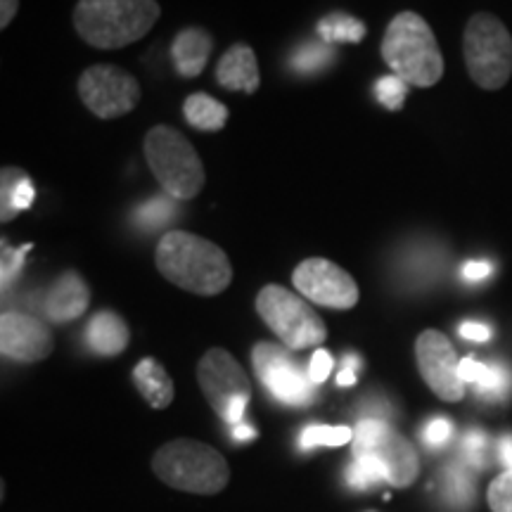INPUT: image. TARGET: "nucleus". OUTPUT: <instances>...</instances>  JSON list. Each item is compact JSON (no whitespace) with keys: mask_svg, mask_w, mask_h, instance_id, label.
Wrapping results in <instances>:
<instances>
[{"mask_svg":"<svg viewBox=\"0 0 512 512\" xmlns=\"http://www.w3.org/2000/svg\"><path fill=\"white\" fill-rule=\"evenodd\" d=\"M155 264L169 283L200 297H214L233 280V266L219 245L185 230H169L157 245Z\"/></svg>","mask_w":512,"mask_h":512,"instance_id":"nucleus-1","label":"nucleus"},{"mask_svg":"<svg viewBox=\"0 0 512 512\" xmlns=\"http://www.w3.org/2000/svg\"><path fill=\"white\" fill-rule=\"evenodd\" d=\"M159 17L157 0H79L74 29L88 46L119 50L150 34Z\"/></svg>","mask_w":512,"mask_h":512,"instance_id":"nucleus-2","label":"nucleus"},{"mask_svg":"<svg viewBox=\"0 0 512 512\" xmlns=\"http://www.w3.org/2000/svg\"><path fill=\"white\" fill-rule=\"evenodd\" d=\"M382 60L408 86L430 88L444 74L437 36L418 12L403 10L389 22L382 38Z\"/></svg>","mask_w":512,"mask_h":512,"instance_id":"nucleus-3","label":"nucleus"},{"mask_svg":"<svg viewBox=\"0 0 512 512\" xmlns=\"http://www.w3.org/2000/svg\"><path fill=\"white\" fill-rule=\"evenodd\" d=\"M145 157L162 190L174 200H192L204 188V164L181 131L155 126L145 136Z\"/></svg>","mask_w":512,"mask_h":512,"instance_id":"nucleus-4","label":"nucleus"},{"mask_svg":"<svg viewBox=\"0 0 512 512\" xmlns=\"http://www.w3.org/2000/svg\"><path fill=\"white\" fill-rule=\"evenodd\" d=\"M152 467L162 482L190 494H216L230 477L226 458L219 451L190 439L171 441L159 448Z\"/></svg>","mask_w":512,"mask_h":512,"instance_id":"nucleus-5","label":"nucleus"},{"mask_svg":"<svg viewBox=\"0 0 512 512\" xmlns=\"http://www.w3.org/2000/svg\"><path fill=\"white\" fill-rule=\"evenodd\" d=\"M467 72L479 88L498 91L512 76V36L501 19L489 12L470 17L463 36Z\"/></svg>","mask_w":512,"mask_h":512,"instance_id":"nucleus-6","label":"nucleus"},{"mask_svg":"<svg viewBox=\"0 0 512 512\" xmlns=\"http://www.w3.org/2000/svg\"><path fill=\"white\" fill-rule=\"evenodd\" d=\"M256 311L292 351L318 347L328 335L323 318L313 311V306L280 285H266L259 292Z\"/></svg>","mask_w":512,"mask_h":512,"instance_id":"nucleus-7","label":"nucleus"},{"mask_svg":"<svg viewBox=\"0 0 512 512\" xmlns=\"http://www.w3.org/2000/svg\"><path fill=\"white\" fill-rule=\"evenodd\" d=\"M197 380L204 396H207L211 408L226 420L228 425H240L245 422V411L249 396H252V384L240 363L228 354L226 349H209L197 366Z\"/></svg>","mask_w":512,"mask_h":512,"instance_id":"nucleus-8","label":"nucleus"},{"mask_svg":"<svg viewBox=\"0 0 512 512\" xmlns=\"http://www.w3.org/2000/svg\"><path fill=\"white\" fill-rule=\"evenodd\" d=\"M354 456L375 460L392 486L413 484L420 470L413 446L387 422L375 418L358 422L354 430Z\"/></svg>","mask_w":512,"mask_h":512,"instance_id":"nucleus-9","label":"nucleus"},{"mask_svg":"<svg viewBox=\"0 0 512 512\" xmlns=\"http://www.w3.org/2000/svg\"><path fill=\"white\" fill-rule=\"evenodd\" d=\"M79 98L100 119H119L140 102V83L126 69L114 64H95L79 79Z\"/></svg>","mask_w":512,"mask_h":512,"instance_id":"nucleus-10","label":"nucleus"},{"mask_svg":"<svg viewBox=\"0 0 512 512\" xmlns=\"http://www.w3.org/2000/svg\"><path fill=\"white\" fill-rule=\"evenodd\" d=\"M252 363L261 384H264L275 401L297 408L313 403L316 394H313L311 377L299 368V363L294 361L287 349L261 342L252 351Z\"/></svg>","mask_w":512,"mask_h":512,"instance_id":"nucleus-11","label":"nucleus"},{"mask_svg":"<svg viewBox=\"0 0 512 512\" xmlns=\"http://www.w3.org/2000/svg\"><path fill=\"white\" fill-rule=\"evenodd\" d=\"M292 283L302 297L328 309L347 311L358 304V285L342 266L323 256H311L294 268Z\"/></svg>","mask_w":512,"mask_h":512,"instance_id":"nucleus-12","label":"nucleus"},{"mask_svg":"<svg viewBox=\"0 0 512 512\" xmlns=\"http://www.w3.org/2000/svg\"><path fill=\"white\" fill-rule=\"evenodd\" d=\"M415 358L422 380L444 401H460L465 396V382L460 380V358L446 335L425 330L415 342Z\"/></svg>","mask_w":512,"mask_h":512,"instance_id":"nucleus-13","label":"nucleus"},{"mask_svg":"<svg viewBox=\"0 0 512 512\" xmlns=\"http://www.w3.org/2000/svg\"><path fill=\"white\" fill-rule=\"evenodd\" d=\"M0 351L17 363L43 361L53 351V335L38 318L5 311L0 318Z\"/></svg>","mask_w":512,"mask_h":512,"instance_id":"nucleus-14","label":"nucleus"},{"mask_svg":"<svg viewBox=\"0 0 512 512\" xmlns=\"http://www.w3.org/2000/svg\"><path fill=\"white\" fill-rule=\"evenodd\" d=\"M216 81L221 83L226 91H245L256 93L261 83L259 62H256L254 50L245 43H235L230 46L216 64Z\"/></svg>","mask_w":512,"mask_h":512,"instance_id":"nucleus-15","label":"nucleus"},{"mask_svg":"<svg viewBox=\"0 0 512 512\" xmlns=\"http://www.w3.org/2000/svg\"><path fill=\"white\" fill-rule=\"evenodd\" d=\"M88 302H91V292L83 278L76 271H67L60 275V280L50 287L46 297V316L53 323H67L86 313Z\"/></svg>","mask_w":512,"mask_h":512,"instance_id":"nucleus-16","label":"nucleus"},{"mask_svg":"<svg viewBox=\"0 0 512 512\" xmlns=\"http://www.w3.org/2000/svg\"><path fill=\"white\" fill-rule=\"evenodd\" d=\"M214 48V38H211L204 29H185L174 38V55L176 72L185 76V79H195L204 72L207 60Z\"/></svg>","mask_w":512,"mask_h":512,"instance_id":"nucleus-17","label":"nucleus"},{"mask_svg":"<svg viewBox=\"0 0 512 512\" xmlns=\"http://www.w3.org/2000/svg\"><path fill=\"white\" fill-rule=\"evenodd\" d=\"M86 344L98 356H117L128 347V328L114 311L95 313L86 328Z\"/></svg>","mask_w":512,"mask_h":512,"instance_id":"nucleus-18","label":"nucleus"},{"mask_svg":"<svg viewBox=\"0 0 512 512\" xmlns=\"http://www.w3.org/2000/svg\"><path fill=\"white\" fill-rule=\"evenodd\" d=\"M133 382L138 392L152 408H166L174 401V380L159 366L155 358H143L133 370Z\"/></svg>","mask_w":512,"mask_h":512,"instance_id":"nucleus-19","label":"nucleus"},{"mask_svg":"<svg viewBox=\"0 0 512 512\" xmlns=\"http://www.w3.org/2000/svg\"><path fill=\"white\" fill-rule=\"evenodd\" d=\"M463 460H453L441 470V496L456 510L470 508L475 501V475Z\"/></svg>","mask_w":512,"mask_h":512,"instance_id":"nucleus-20","label":"nucleus"},{"mask_svg":"<svg viewBox=\"0 0 512 512\" xmlns=\"http://www.w3.org/2000/svg\"><path fill=\"white\" fill-rule=\"evenodd\" d=\"M183 114L197 131H221L228 121V107L207 93H192L183 102Z\"/></svg>","mask_w":512,"mask_h":512,"instance_id":"nucleus-21","label":"nucleus"},{"mask_svg":"<svg viewBox=\"0 0 512 512\" xmlns=\"http://www.w3.org/2000/svg\"><path fill=\"white\" fill-rule=\"evenodd\" d=\"M34 204V183L19 169H3V221H10L19 211Z\"/></svg>","mask_w":512,"mask_h":512,"instance_id":"nucleus-22","label":"nucleus"},{"mask_svg":"<svg viewBox=\"0 0 512 512\" xmlns=\"http://www.w3.org/2000/svg\"><path fill=\"white\" fill-rule=\"evenodd\" d=\"M318 36L328 46L332 43H358L366 36V24L347 12H330L318 22Z\"/></svg>","mask_w":512,"mask_h":512,"instance_id":"nucleus-23","label":"nucleus"},{"mask_svg":"<svg viewBox=\"0 0 512 512\" xmlns=\"http://www.w3.org/2000/svg\"><path fill=\"white\" fill-rule=\"evenodd\" d=\"M475 389L486 401H503L512 389L510 368L501 361L486 363V373L482 377V382L475 384Z\"/></svg>","mask_w":512,"mask_h":512,"instance_id":"nucleus-24","label":"nucleus"},{"mask_svg":"<svg viewBox=\"0 0 512 512\" xmlns=\"http://www.w3.org/2000/svg\"><path fill=\"white\" fill-rule=\"evenodd\" d=\"M178 207L174 202V197H152L150 202L140 204L136 209V221L138 226H143L147 230H155L162 226H169L171 221L176 219Z\"/></svg>","mask_w":512,"mask_h":512,"instance_id":"nucleus-25","label":"nucleus"},{"mask_svg":"<svg viewBox=\"0 0 512 512\" xmlns=\"http://www.w3.org/2000/svg\"><path fill=\"white\" fill-rule=\"evenodd\" d=\"M354 441L351 427H330V425H309L299 434V448L311 451L316 446H342Z\"/></svg>","mask_w":512,"mask_h":512,"instance_id":"nucleus-26","label":"nucleus"},{"mask_svg":"<svg viewBox=\"0 0 512 512\" xmlns=\"http://www.w3.org/2000/svg\"><path fill=\"white\" fill-rule=\"evenodd\" d=\"M380 482H387V477H384L382 467L375 463V460L370 458H361V456H354L351 460V465L347 467V484L351 489L356 491H368L377 486Z\"/></svg>","mask_w":512,"mask_h":512,"instance_id":"nucleus-27","label":"nucleus"},{"mask_svg":"<svg viewBox=\"0 0 512 512\" xmlns=\"http://www.w3.org/2000/svg\"><path fill=\"white\" fill-rule=\"evenodd\" d=\"M332 57L335 53L328 46H304L292 55V67L299 74H313L328 67Z\"/></svg>","mask_w":512,"mask_h":512,"instance_id":"nucleus-28","label":"nucleus"},{"mask_svg":"<svg viewBox=\"0 0 512 512\" xmlns=\"http://www.w3.org/2000/svg\"><path fill=\"white\" fill-rule=\"evenodd\" d=\"M486 453H489V439L484 432L470 430L460 441V460L472 470H482L486 465Z\"/></svg>","mask_w":512,"mask_h":512,"instance_id":"nucleus-29","label":"nucleus"},{"mask_svg":"<svg viewBox=\"0 0 512 512\" xmlns=\"http://www.w3.org/2000/svg\"><path fill=\"white\" fill-rule=\"evenodd\" d=\"M375 95H377V100L382 102V107H387V110L396 112V110H401L403 100H406L408 83L399 79L396 74L382 76V79L375 83Z\"/></svg>","mask_w":512,"mask_h":512,"instance_id":"nucleus-30","label":"nucleus"},{"mask_svg":"<svg viewBox=\"0 0 512 512\" xmlns=\"http://www.w3.org/2000/svg\"><path fill=\"white\" fill-rule=\"evenodd\" d=\"M34 245H22L19 249L8 247V242H3V271H0V278H3V290H8L10 283H15V278L22 273L24 268V256H27Z\"/></svg>","mask_w":512,"mask_h":512,"instance_id":"nucleus-31","label":"nucleus"},{"mask_svg":"<svg viewBox=\"0 0 512 512\" xmlns=\"http://www.w3.org/2000/svg\"><path fill=\"white\" fill-rule=\"evenodd\" d=\"M489 505L494 512H512V472H503L489 486Z\"/></svg>","mask_w":512,"mask_h":512,"instance_id":"nucleus-32","label":"nucleus"},{"mask_svg":"<svg viewBox=\"0 0 512 512\" xmlns=\"http://www.w3.org/2000/svg\"><path fill=\"white\" fill-rule=\"evenodd\" d=\"M453 437V422L448 418H432L422 430V441L430 448H444Z\"/></svg>","mask_w":512,"mask_h":512,"instance_id":"nucleus-33","label":"nucleus"},{"mask_svg":"<svg viewBox=\"0 0 512 512\" xmlns=\"http://www.w3.org/2000/svg\"><path fill=\"white\" fill-rule=\"evenodd\" d=\"M332 373V356L325 349H316L313 351L311 361H309V377L313 384H323L328 380V375Z\"/></svg>","mask_w":512,"mask_h":512,"instance_id":"nucleus-34","label":"nucleus"},{"mask_svg":"<svg viewBox=\"0 0 512 512\" xmlns=\"http://www.w3.org/2000/svg\"><path fill=\"white\" fill-rule=\"evenodd\" d=\"M486 373V363L477 361V358L465 356L460 358V380L465 384H479Z\"/></svg>","mask_w":512,"mask_h":512,"instance_id":"nucleus-35","label":"nucleus"},{"mask_svg":"<svg viewBox=\"0 0 512 512\" xmlns=\"http://www.w3.org/2000/svg\"><path fill=\"white\" fill-rule=\"evenodd\" d=\"M458 332H460V337L467 339V342L482 344V342H489V339H491V328H489V325L477 323V320H467V323L460 325Z\"/></svg>","mask_w":512,"mask_h":512,"instance_id":"nucleus-36","label":"nucleus"},{"mask_svg":"<svg viewBox=\"0 0 512 512\" xmlns=\"http://www.w3.org/2000/svg\"><path fill=\"white\" fill-rule=\"evenodd\" d=\"M491 273H494V266L489 261H467L463 266V278L467 283H482Z\"/></svg>","mask_w":512,"mask_h":512,"instance_id":"nucleus-37","label":"nucleus"},{"mask_svg":"<svg viewBox=\"0 0 512 512\" xmlns=\"http://www.w3.org/2000/svg\"><path fill=\"white\" fill-rule=\"evenodd\" d=\"M498 458H501L505 472H512V434H505L498 441Z\"/></svg>","mask_w":512,"mask_h":512,"instance_id":"nucleus-38","label":"nucleus"},{"mask_svg":"<svg viewBox=\"0 0 512 512\" xmlns=\"http://www.w3.org/2000/svg\"><path fill=\"white\" fill-rule=\"evenodd\" d=\"M19 10V0H0V27H10Z\"/></svg>","mask_w":512,"mask_h":512,"instance_id":"nucleus-39","label":"nucleus"},{"mask_svg":"<svg viewBox=\"0 0 512 512\" xmlns=\"http://www.w3.org/2000/svg\"><path fill=\"white\" fill-rule=\"evenodd\" d=\"M256 437V430L247 422H240V425L233 427V439L235 441H252Z\"/></svg>","mask_w":512,"mask_h":512,"instance_id":"nucleus-40","label":"nucleus"},{"mask_svg":"<svg viewBox=\"0 0 512 512\" xmlns=\"http://www.w3.org/2000/svg\"><path fill=\"white\" fill-rule=\"evenodd\" d=\"M337 384H339V387H354V384H356V368L344 366L342 373L337 375Z\"/></svg>","mask_w":512,"mask_h":512,"instance_id":"nucleus-41","label":"nucleus"}]
</instances>
